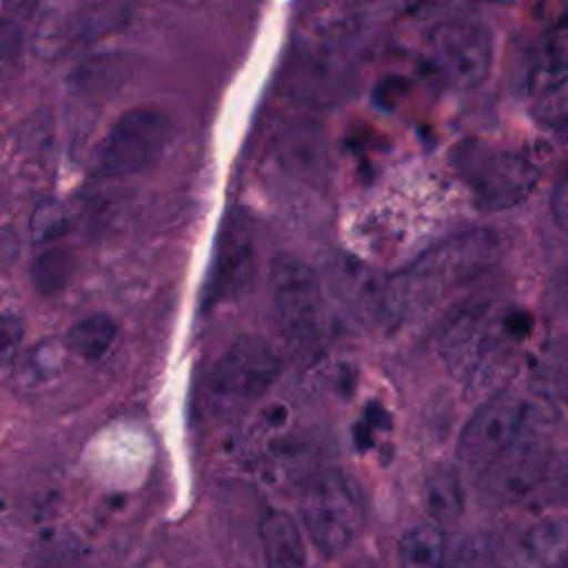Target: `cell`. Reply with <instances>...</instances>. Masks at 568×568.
<instances>
[{
	"mask_svg": "<svg viewBox=\"0 0 568 568\" xmlns=\"http://www.w3.org/2000/svg\"><path fill=\"white\" fill-rule=\"evenodd\" d=\"M118 324L106 313H91L78 320L67 333V346L71 353L87 362L100 359L115 342Z\"/></svg>",
	"mask_w": 568,
	"mask_h": 568,
	"instance_id": "ac0fdd59",
	"label": "cell"
},
{
	"mask_svg": "<svg viewBox=\"0 0 568 568\" xmlns=\"http://www.w3.org/2000/svg\"><path fill=\"white\" fill-rule=\"evenodd\" d=\"M484 497L501 506H546L568 499V455L550 450L544 435L519 442L479 473Z\"/></svg>",
	"mask_w": 568,
	"mask_h": 568,
	"instance_id": "3957f363",
	"label": "cell"
},
{
	"mask_svg": "<svg viewBox=\"0 0 568 568\" xmlns=\"http://www.w3.org/2000/svg\"><path fill=\"white\" fill-rule=\"evenodd\" d=\"M544 60L568 67V22L555 27L544 42Z\"/></svg>",
	"mask_w": 568,
	"mask_h": 568,
	"instance_id": "7402d4cb",
	"label": "cell"
},
{
	"mask_svg": "<svg viewBox=\"0 0 568 568\" xmlns=\"http://www.w3.org/2000/svg\"><path fill=\"white\" fill-rule=\"evenodd\" d=\"M71 275V260L64 251H44L36 257L31 266V282L42 293L60 291Z\"/></svg>",
	"mask_w": 568,
	"mask_h": 568,
	"instance_id": "d6986e66",
	"label": "cell"
},
{
	"mask_svg": "<svg viewBox=\"0 0 568 568\" xmlns=\"http://www.w3.org/2000/svg\"><path fill=\"white\" fill-rule=\"evenodd\" d=\"M455 164L477 206L486 211H504L524 202L539 180V169L526 155L481 144L459 146Z\"/></svg>",
	"mask_w": 568,
	"mask_h": 568,
	"instance_id": "ba28073f",
	"label": "cell"
},
{
	"mask_svg": "<svg viewBox=\"0 0 568 568\" xmlns=\"http://www.w3.org/2000/svg\"><path fill=\"white\" fill-rule=\"evenodd\" d=\"M566 568H568V564H566Z\"/></svg>",
	"mask_w": 568,
	"mask_h": 568,
	"instance_id": "4dcf8cb0",
	"label": "cell"
},
{
	"mask_svg": "<svg viewBox=\"0 0 568 568\" xmlns=\"http://www.w3.org/2000/svg\"><path fill=\"white\" fill-rule=\"evenodd\" d=\"M481 2H488V4H510L513 0H481Z\"/></svg>",
	"mask_w": 568,
	"mask_h": 568,
	"instance_id": "83f0119b",
	"label": "cell"
},
{
	"mask_svg": "<svg viewBox=\"0 0 568 568\" xmlns=\"http://www.w3.org/2000/svg\"><path fill=\"white\" fill-rule=\"evenodd\" d=\"M424 506L430 521L453 526L464 513V488L459 473L453 466L435 468L424 484Z\"/></svg>",
	"mask_w": 568,
	"mask_h": 568,
	"instance_id": "2e32d148",
	"label": "cell"
},
{
	"mask_svg": "<svg viewBox=\"0 0 568 568\" xmlns=\"http://www.w3.org/2000/svg\"><path fill=\"white\" fill-rule=\"evenodd\" d=\"M399 568H448L446 535L435 521L408 528L397 544Z\"/></svg>",
	"mask_w": 568,
	"mask_h": 568,
	"instance_id": "e0dca14e",
	"label": "cell"
},
{
	"mask_svg": "<svg viewBox=\"0 0 568 568\" xmlns=\"http://www.w3.org/2000/svg\"><path fill=\"white\" fill-rule=\"evenodd\" d=\"M33 568H69V566H64L60 559H47V561L33 566Z\"/></svg>",
	"mask_w": 568,
	"mask_h": 568,
	"instance_id": "4316f807",
	"label": "cell"
},
{
	"mask_svg": "<svg viewBox=\"0 0 568 568\" xmlns=\"http://www.w3.org/2000/svg\"><path fill=\"white\" fill-rule=\"evenodd\" d=\"M493 33L468 16L442 20L428 38V58L435 71L457 89L479 87L493 69Z\"/></svg>",
	"mask_w": 568,
	"mask_h": 568,
	"instance_id": "30bf717a",
	"label": "cell"
},
{
	"mask_svg": "<svg viewBox=\"0 0 568 568\" xmlns=\"http://www.w3.org/2000/svg\"><path fill=\"white\" fill-rule=\"evenodd\" d=\"M453 568H468V566H462V564H457V566H453Z\"/></svg>",
	"mask_w": 568,
	"mask_h": 568,
	"instance_id": "f546056e",
	"label": "cell"
},
{
	"mask_svg": "<svg viewBox=\"0 0 568 568\" xmlns=\"http://www.w3.org/2000/svg\"><path fill=\"white\" fill-rule=\"evenodd\" d=\"M122 7L106 2L49 11L38 24L36 51L47 58H60L113 31L122 22Z\"/></svg>",
	"mask_w": 568,
	"mask_h": 568,
	"instance_id": "8fae6325",
	"label": "cell"
},
{
	"mask_svg": "<svg viewBox=\"0 0 568 568\" xmlns=\"http://www.w3.org/2000/svg\"><path fill=\"white\" fill-rule=\"evenodd\" d=\"M69 226V213L67 209L55 200L40 202L29 220V233L33 242H51L58 240Z\"/></svg>",
	"mask_w": 568,
	"mask_h": 568,
	"instance_id": "ffe728a7",
	"label": "cell"
},
{
	"mask_svg": "<svg viewBox=\"0 0 568 568\" xmlns=\"http://www.w3.org/2000/svg\"><path fill=\"white\" fill-rule=\"evenodd\" d=\"M497 253L499 240L490 231L477 229L453 235L397 273L388 282L384 304L397 317H413L455 286L484 273Z\"/></svg>",
	"mask_w": 568,
	"mask_h": 568,
	"instance_id": "7a4b0ae2",
	"label": "cell"
},
{
	"mask_svg": "<svg viewBox=\"0 0 568 568\" xmlns=\"http://www.w3.org/2000/svg\"><path fill=\"white\" fill-rule=\"evenodd\" d=\"M280 373L275 348L257 335H242L213 364L204 386L206 406L213 415H233L257 402Z\"/></svg>",
	"mask_w": 568,
	"mask_h": 568,
	"instance_id": "8992f818",
	"label": "cell"
},
{
	"mask_svg": "<svg viewBox=\"0 0 568 568\" xmlns=\"http://www.w3.org/2000/svg\"><path fill=\"white\" fill-rule=\"evenodd\" d=\"M0 53H2V62L4 67H9L11 62H18L22 55V29L20 22L4 18L0 22Z\"/></svg>",
	"mask_w": 568,
	"mask_h": 568,
	"instance_id": "44dd1931",
	"label": "cell"
},
{
	"mask_svg": "<svg viewBox=\"0 0 568 568\" xmlns=\"http://www.w3.org/2000/svg\"><path fill=\"white\" fill-rule=\"evenodd\" d=\"M268 291L280 333L295 351L320 342L324 302L315 271L295 255L280 253L268 268Z\"/></svg>",
	"mask_w": 568,
	"mask_h": 568,
	"instance_id": "52a82bcc",
	"label": "cell"
},
{
	"mask_svg": "<svg viewBox=\"0 0 568 568\" xmlns=\"http://www.w3.org/2000/svg\"><path fill=\"white\" fill-rule=\"evenodd\" d=\"M255 268V229L246 211L231 209L220 226L209 300L220 302L240 293L253 277Z\"/></svg>",
	"mask_w": 568,
	"mask_h": 568,
	"instance_id": "7c38bea8",
	"label": "cell"
},
{
	"mask_svg": "<svg viewBox=\"0 0 568 568\" xmlns=\"http://www.w3.org/2000/svg\"><path fill=\"white\" fill-rule=\"evenodd\" d=\"M171 140V120L151 106L124 111L93 149V171L102 178L135 175L162 155Z\"/></svg>",
	"mask_w": 568,
	"mask_h": 568,
	"instance_id": "9c48e42d",
	"label": "cell"
},
{
	"mask_svg": "<svg viewBox=\"0 0 568 568\" xmlns=\"http://www.w3.org/2000/svg\"><path fill=\"white\" fill-rule=\"evenodd\" d=\"M530 333L532 317L526 308L504 300H481L444 322L437 351L459 384L479 390L513 371Z\"/></svg>",
	"mask_w": 568,
	"mask_h": 568,
	"instance_id": "6da1fadb",
	"label": "cell"
},
{
	"mask_svg": "<svg viewBox=\"0 0 568 568\" xmlns=\"http://www.w3.org/2000/svg\"><path fill=\"white\" fill-rule=\"evenodd\" d=\"M501 568H566L568 517H541L517 530L501 548Z\"/></svg>",
	"mask_w": 568,
	"mask_h": 568,
	"instance_id": "4fadbf2b",
	"label": "cell"
},
{
	"mask_svg": "<svg viewBox=\"0 0 568 568\" xmlns=\"http://www.w3.org/2000/svg\"><path fill=\"white\" fill-rule=\"evenodd\" d=\"M346 568H377L375 566V561L373 559H368V557H364V559H357V561H353V564H348Z\"/></svg>",
	"mask_w": 568,
	"mask_h": 568,
	"instance_id": "484cf974",
	"label": "cell"
},
{
	"mask_svg": "<svg viewBox=\"0 0 568 568\" xmlns=\"http://www.w3.org/2000/svg\"><path fill=\"white\" fill-rule=\"evenodd\" d=\"M266 568H306V550L297 524L286 513H268L262 521Z\"/></svg>",
	"mask_w": 568,
	"mask_h": 568,
	"instance_id": "9a60e30c",
	"label": "cell"
},
{
	"mask_svg": "<svg viewBox=\"0 0 568 568\" xmlns=\"http://www.w3.org/2000/svg\"><path fill=\"white\" fill-rule=\"evenodd\" d=\"M300 519L317 552L328 559L339 557L353 546L366 521L357 481L342 470L317 475L300 497Z\"/></svg>",
	"mask_w": 568,
	"mask_h": 568,
	"instance_id": "5b68a950",
	"label": "cell"
},
{
	"mask_svg": "<svg viewBox=\"0 0 568 568\" xmlns=\"http://www.w3.org/2000/svg\"><path fill=\"white\" fill-rule=\"evenodd\" d=\"M548 419L541 404L499 390L464 426L457 455L468 468L481 473L519 442L541 435Z\"/></svg>",
	"mask_w": 568,
	"mask_h": 568,
	"instance_id": "277c9868",
	"label": "cell"
},
{
	"mask_svg": "<svg viewBox=\"0 0 568 568\" xmlns=\"http://www.w3.org/2000/svg\"><path fill=\"white\" fill-rule=\"evenodd\" d=\"M20 333H22L20 322L11 315H4V320H2V353H4V359H9L11 351L18 346Z\"/></svg>",
	"mask_w": 568,
	"mask_h": 568,
	"instance_id": "d4e9b609",
	"label": "cell"
},
{
	"mask_svg": "<svg viewBox=\"0 0 568 568\" xmlns=\"http://www.w3.org/2000/svg\"><path fill=\"white\" fill-rule=\"evenodd\" d=\"M40 0H2V16L16 22H27L38 11Z\"/></svg>",
	"mask_w": 568,
	"mask_h": 568,
	"instance_id": "cb8c5ba5",
	"label": "cell"
},
{
	"mask_svg": "<svg viewBox=\"0 0 568 568\" xmlns=\"http://www.w3.org/2000/svg\"><path fill=\"white\" fill-rule=\"evenodd\" d=\"M564 146L568 149V133H566V138H564Z\"/></svg>",
	"mask_w": 568,
	"mask_h": 568,
	"instance_id": "f1b7e54d",
	"label": "cell"
},
{
	"mask_svg": "<svg viewBox=\"0 0 568 568\" xmlns=\"http://www.w3.org/2000/svg\"><path fill=\"white\" fill-rule=\"evenodd\" d=\"M532 118L548 129L568 126V67L541 58L526 82Z\"/></svg>",
	"mask_w": 568,
	"mask_h": 568,
	"instance_id": "5bb4252c",
	"label": "cell"
},
{
	"mask_svg": "<svg viewBox=\"0 0 568 568\" xmlns=\"http://www.w3.org/2000/svg\"><path fill=\"white\" fill-rule=\"evenodd\" d=\"M550 213L555 224L568 233V178L561 180L550 195Z\"/></svg>",
	"mask_w": 568,
	"mask_h": 568,
	"instance_id": "603a6c76",
	"label": "cell"
}]
</instances>
